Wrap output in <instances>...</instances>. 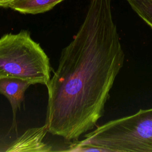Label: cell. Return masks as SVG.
<instances>
[{"label": "cell", "instance_id": "obj_1", "mask_svg": "<svg viewBox=\"0 0 152 152\" xmlns=\"http://www.w3.org/2000/svg\"><path fill=\"white\" fill-rule=\"evenodd\" d=\"M111 0H90L83 23L61 52L46 86L48 131L68 140L93 129L103 116L125 53Z\"/></svg>", "mask_w": 152, "mask_h": 152}, {"label": "cell", "instance_id": "obj_2", "mask_svg": "<svg viewBox=\"0 0 152 152\" xmlns=\"http://www.w3.org/2000/svg\"><path fill=\"white\" fill-rule=\"evenodd\" d=\"M64 151L152 152V108L106 122Z\"/></svg>", "mask_w": 152, "mask_h": 152}, {"label": "cell", "instance_id": "obj_3", "mask_svg": "<svg viewBox=\"0 0 152 152\" xmlns=\"http://www.w3.org/2000/svg\"><path fill=\"white\" fill-rule=\"evenodd\" d=\"M5 77L45 86L50 81L49 58L27 30L0 38V78Z\"/></svg>", "mask_w": 152, "mask_h": 152}, {"label": "cell", "instance_id": "obj_4", "mask_svg": "<svg viewBox=\"0 0 152 152\" xmlns=\"http://www.w3.org/2000/svg\"><path fill=\"white\" fill-rule=\"evenodd\" d=\"M48 131L46 125L27 129L14 140L7 151H50L52 147L45 143L44 137Z\"/></svg>", "mask_w": 152, "mask_h": 152}, {"label": "cell", "instance_id": "obj_5", "mask_svg": "<svg viewBox=\"0 0 152 152\" xmlns=\"http://www.w3.org/2000/svg\"><path fill=\"white\" fill-rule=\"evenodd\" d=\"M30 85L29 82L16 78H0V93L8 100L12 108L13 122L11 129L16 125L17 112L24 100V93Z\"/></svg>", "mask_w": 152, "mask_h": 152}, {"label": "cell", "instance_id": "obj_6", "mask_svg": "<svg viewBox=\"0 0 152 152\" xmlns=\"http://www.w3.org/2000/svg\"><path fill=\"white\" fill-rule=\"evenodd\" d=\"M64 0H15L9 8L24 14H37L52 10Z\"/></svg>", "mask_w": 152, "mask_h": 152}, {"label": "cell", "instance_id": "obj_7", "mask_svg": "<svg viewBox=\"0 0 152 152\" xmlns=\"http://www.w3.org/2000/svg\"><path fill=\"white\" fill-rule=\"evenodd\" d=\"M131 9L152 28V0H126Z\"/></svg>", "mask_w": 152, "mask_h": 152}, {"label": "cell", "instance_id": "obj_8", "mask_svg": "<svg viewBox=\"0 0 152 152\" xmlns=\"http://www.w3.org/2000/svg\"><path fill=\"white\" fill-rule=\"evenodd\" d=\"M15 0H0V7L9 8L10 5Z\"/></svg>", "mask_w": 152, "mask_h": 152}]
</instances>
